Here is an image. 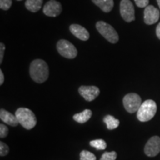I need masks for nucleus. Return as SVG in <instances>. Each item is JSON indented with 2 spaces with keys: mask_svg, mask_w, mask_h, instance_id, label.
Returning <instances> with one entry per match:
<instances>
[{
  "mask_svg": "<svg viewBox=\"0 0 160 160\" xmlns=\"http://www.w3.org/2000/svg\"><path fill=\"white\" fill-rule=\"evenodd\" d=\"M30 75L36 82H45L49 77V68L47 63L42 59L33 60L30 66Z\"/></svg>",
  "mask_w": 160,
  "mask_h": 160,
  "instance_id": "nucleus-1",
  "label": "nucleus"
},
{
  "mask_svg": "<svg viewBox=\"0 0 160 160\" xmlns=\"http://www.w3.org/2000/svg\"><path fill=\"white\" fill-rule=\"evenodd\" d=\"M19 123L27 130H31L37 125V117L31 110L26 108H20L15 113Z\"/></svg>",
  "mask_w": 160,
  "mask_h": 160,
  "instance_id": "nucleus-2",
  "label": "nucleus"
},
{
  "mask_svg": "<svg viewBox=\"0 0 160 160\" xmlns=\"http://www.w3.org/2000/svg\"><path fill=\"white\" fill-rule=\"evenodd\" d=\"M157 111V103L153 100L148 99L142 103L137 111V118L140 122H148L153 119Z\"/></svg>",
  "mask_w": 160,
  "mask_h": 160,
  "instance_id": "nucleus-3",
  "label": "nucleus"
},
{
  "mask_svg": "<svg viewBox=\"0 0 160 160\" xmlns=\"http://www.w3.org/2000/svg\"><path fill=\"white\" fill-rule=\"evenodd\" d=\"M97 31L104 38H105L109 42L117 43L119 41V35L117 32L109 24L103 21H99L96 25Z\"/></svg>",
  "mask_w": 160,
  "mask_h": 160,
  "instance_id": "nucleus-4",
  "label": "nucleus"
},
{
  "mask_svg": "<svg viewBox=\"0 0 160 160\" xmlns=\"http://www.w3.org/2000/svg\"><path fill=\"white\" fill-rule=\"evenodd\" d=\"M57 48L59 54L67 59H74L77 56V50L69 41L61 39L57 42Z\"/></svg>",
  "mask_w": 160,
  "mask_h": 160,
  "instance_id": "nucleus-5",
  "label": "nucleus"
},
{
  "mask_svg": "<svg viewBox=\"0 0 160 160\" xmlns=\"http://www.w3.org/2000/svg\"><path fill=\"white\" fill-rule=\"evenodd\" d=\"M123 105L128 113H136L142 105L141 97L135 93H128L123 98Z\"/></svg>",
  "mask_w": 160,
  "mask_h": 160,
  "instance_id": "nucleus-6",
  "label": "nucleus"
},
{
  "mask_svg": "<svg viewBox=\"0 0 160 160\" xmlns=\"http://www.w3.org/2000/svg\"><path fill=\"white\" fill-rule=\"evenodd\" d=\"M120 14L127 22H131L135 19L134 7L130 0H122L120 2Z\"/></svg>",
  "mask_w": 160,
  "mask_h": 160,
  "instance_id": "nucleus-7",
  "label": "nucleus"
},
{
  "mask_svg": "<svg viewBox=\"0 0 160 160\" xmlns=\"http://www.w3.org/2000/svg\"><path fill=\"white\" fill-rule=\"evenodd\" d=\"M160 152V137L157 136L152 137L145 147V153L148 157H156Z\"/></svg>",
  "mask_w": 160,
  "mask_h": 160,
  "instance_id": "nucleus-8",
  "label": "nucleus"
},
{
  "mask_svg": "<svg viewBox=\"0 0 160 160\" xmlns=\"http://www.w3.org/2000/svg\"><path fill=\"white\" fill-rule=\"evenodd\" d=\"M62 8L59 2L56 0H50L44 5L43 13L50 17H56L62 13Z\"/></svg>",
  "mask_w": 160,
  "mask_h": 160,
  "instance_id": "nucleus-9",
  "label": "nucleus"
},
{
  "mask_svg": "<svg viewBox=\"0 0 160 160\" xmlns=\"http://www.w3.org/2000/svg\"><path fill=\"white\" fill-rule=\"evenodd\" d=\"M159 10L153 5H148L144 11V21L148 25H153L159 19Z\"/></svg>",
  "mask_w": 160,
  "mask_h": 160,
  "instance_id": "nucleus-10",
  "label": "nucleus"
},
{
  "mask_svg": "<svg viewBox=\"0 0 160 160\" xmlns=\"http://www.w3.org/2000/svg\"><path fill=\"white\" fill-rule=\"evenodd\" d=\"M79 94L85 99L86 101H93L99 95V88L96 86H81L79 88Z\"/></svg>",
  "mask_w": 160,
  "mask_h": 160,
  "instance_id": "nucleus-11",
  "label": "nucleus"
},
{
  "mask_svg": "<svg viewBox=\"0 0 160 160\" xmlns=\"http://www.w3.org/2000/svg\"><path fill=\"white\" fill-rule=\"evenodd\" d=\"M70 31L72 34L82 41H87L90 38L89 32L85 28L79 25H77V24L71 25L70 26Z\"/></svg>",
  "mask_w": 160,
  "mask_h": 160,
  "instance_id": "nucleus-12",
  "label": "nucleus"
},
{
  "mask_svg": "<svg viewBox=\"0 0 160 160\" xmlns=\"http://www.w3.org/2000/svg\"><path fill=\"white\" fill-rule=\"evenodd\" d=\"M0 118L4 122L13 127H16L19 124L16 115L12 114L11 113L3 108H2L0 111Z\"/></svg>",
  "mask_w": 160,
  "mask_h": 160,
  "instance_id": "nucleus-13",
  "label": "nucleus"
},
{
  "mask_svg": "<svg viewBox=\"0 0 160 160\" xmlns=\"http://www.w3.org/2000/svg\"><path fill=\"white\" fill-rule=\"evenodd\" d=\"M92 2L105 13L111 11L114 5L113 0H92Z\"/></svg>",
  "mask_w": 160,
  "mask_h": 160,
  "instance_id": "nucleus-14",
  "label": "nucleus"
},
{
  "mask_svg": "<svg viewBox=\"0 0 160 160\" xmlns=\"http://www.w3.org/2000/svg\"><path fill=\"white\" fill-rule=\"evenodd\" d=\"M92 116V111L89 109H86L85 111H83L81 113H77L73 116V119L75 120L77 122L83 124L85 123L86 122H88L91 119Z\"/></svg>",
  "mask_w": 160,
  "mask_h": 160,
  "instance_id": "nucleus-15",
  "label": "nucleus"
},
{
  "mask_svg": "<svg viewBox=\"0 0 160 160\" xmlns=\"http://www.w3.org/2000/svg\"><path fill=\"white\" fill-rule=\"evenodd\" d=\"M43 0H27L25 2V7L28 11L36 13L41 9Z\"/></svg>",
  "mask_w": 160,
  "mask_h": 160,
  "instance_id": "nucleus-16",
  "label": "nucleus"
},
{
  "mask_svg": "<svg viewBox=\"0 0 160 160\" xmlns=\"http://www.w3.org/2000/svg\"><path fill=\"white\" fill-rule=\"evenodd\" d=\"M104 122L107 125V128L108 130L116 129L119 125V120L116 119L111 115H107L104 117Z\"/></svg>",
  "mask_w": 160,
  "mask_h": 160,
  "instance_id": "nucleus-17",
  "label": "nucleus"
},
{
  "mask_svg": "<svg viewBox=\"0 0 160 160\" xmlns=\"http://www.w3.org/2000/svg\"><path fill=\"white\" fill-rule=\"evenodd\" d=\"M90 145L97 150H105L107 147V144H106L105 140L103 139L92 140L90 142Z\"/></svg>",
  "mask_w": 160,
  "mask_h": 160,
  "instance_id": "nucleus-18",
  "label": "nucleus"
},
{
  "mask_svg": "<svg viewBox=\"0 0 160 160\" xmlns=\"http://www.w3.org/2000/svg\"><path fill=\"white\" fill-rule=\"evenodd\" d=\"M80 160H97V157L91 152L83 150L80 153Z\"/></svg>",
  "mask_w": 160,
  "mask_h": 160,
  "instance_id": "nucleus-19",
  "label": "nucleus"
},
{
  "mask_svg": "<svg viewBox=\"0 0 160 160\" xmlns=\"http://www.w3.org/2000/svg\"><path fill=\"white\" fill-rule=\"evenodd\" d=\"M117 157V153L115 151L105 152L102 156L100 160H116Z\"/></svg>",
  "mask_w": 160,
  "mask_h": 160,
  "instance_id": "nucleus-20",
  "label": "nucleus"
},
{
  "mask_svg": "<svg viewBox=\"0 0 160 160\" xmlns=\"http://www.w3.org/2000/svg\"><path fill=\"white\" fill-rule=\"evenodd\" d=\"M12 5V0H0V8L4 11L8 10Z\"/></svg>",
  "mask_w": 160,
  "mask_h": 160,
  "instance_id": "nucleus-21",
  "label": "nucleus"
},
{
  "mask_svg": "<svg viewBox=\"0 0 160 160\" xmlns=\"http://www.w3.org/2000/svg\"><path fill=\"white\" fill-rule=\"evenodd\" d=\"M9 147L5 143L1 142H0V155L1 157H5L8 153Z\"/></svg>",
  "mask_w": 160,
  "mask_h": 160,
  "instance_id": "nucleus-22",
  "label": "nucleus"
},
{
  "mask_svg": "<svg viewBox=\"0 0 160 160\" xmlns=\"http://www.w3.org/2000/svg\"><path fill=\"white\" fill-rule=\"evenodd\" d=\"M8 134V128L3 124L0 125V137L5 138Z\"/></svg>",
  "mask_w": 160,
  "mask_h": 160,
  "instance_id": "nucleus-23",
  "label": "nucleus"
},
{
  "mask_svg": "<svg viewBox=\"0 0 160 160\" xmlns=\"http://www.w3.org/2000/svg\"><path fill=\"white\" fill-rule=\"evenodd\" d=\"M136 5L139 8H146L149 4V0H134Z\"/></svg>",
  "mask_w": 160,
  "mask_h": 160,
  "instance_id": "nucleus-24",
  "label": "nucleus"
},
{
  "mask_svg": "<svg viewBox=\"0 0 160 160\" xmlns=\"http://www.w3.org/2000/svg\"><path fill=\"white\" fill-rule=\"evenodd\" d=\"M5 46L2 42L0 43V63L2 64L4 57V52H5Z\"/></svg>",
  "mask_w": 160,
  "mask_h": 160,
  "instance_id": "nucleus-25",
  "label": "nucleus"
},
{
  "mask_svg": "<svg viewBox=\"0 0 160 160\" xmlns=\"http://www.w3.org/2000/svg\"><path fill=\"white\" fill-rule=\"evenodd\" d=\"M4 74H3V72L2 70H0V85H2L4 82Z\"/></svg>",
  "mask_w": 160,
  "mask_h": 160,
  "instance_id": "nucleus-26",
  "label": "nucleus"
},
{
  "mask_svg": "<svg viewBox=\"0 0 160 160\" xmlns=\"http://www.w3.org/2000/svg\"><path fill=\"white\" fill-rule=\"evenodd\" d=\"M156 33H157V36L158 39H160V22L158 24V25L157 27V31H156Z\"/></svg>",
  "mask_w": 160,
  "mask_h": 160,
  "instance_id": "nucleus-27",
  "label": "nucleus"
},
{
  "mask_svg": "<svg viewBox=\"0 0 160 160\" xmlns=\"http://www.w3.org/2000/svg\"><path fill=\"white\" fill-rule=\"evenodd\" d=\"M157 3H158V5H159V8H160V0H157Z\"/></svg>",
  "mask_w": 160,
  "mask_h": 160,
  "instance_id": "nucleus-28",
  "label": "nucleus"
},
{
  "mask_svg": "<svg viewBox=\"0 0 160 160\" xmlns=\"http://www.w3.org/2000/svg\"><path fill=\"white\" fill-rule=\"evenodd\" d=\"M17 1H21V0H17Z\"/></svg>",
  "mask_w": 160,
  "mask_h": 160,
  "instance_id": "nucleus-29",
  "label": "nucleus"
}]
</instances>
